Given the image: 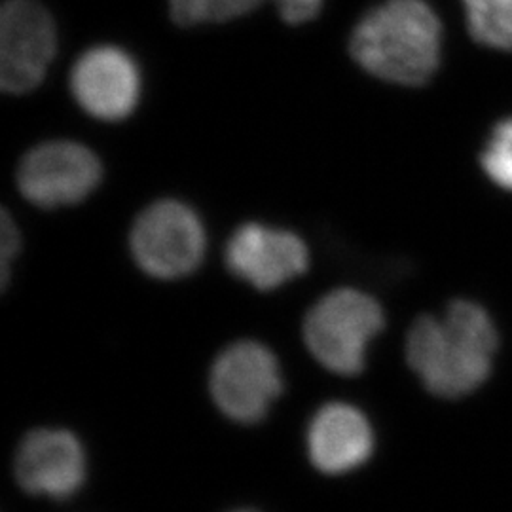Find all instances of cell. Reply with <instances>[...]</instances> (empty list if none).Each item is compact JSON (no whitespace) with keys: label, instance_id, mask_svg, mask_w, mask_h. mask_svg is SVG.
Returning a JSON list of instances; mask_svg holds the SVG:
<instances>
[{"label":"cell","instance_id":"17","mask_svg":"<svg viewBox=\"0 0 512 512\" xmlns=\"http://www.w3.org/2000/svg\"><path fill=\"white\" fill-rule=\"evenodd\" d=\"M232 512H258V511H255V509H238V511H232Z\"/></svg>","mask_w":512,"mask_h":512},{"label":"cell","instance_id":"11","mask_svg":"<svg viewBox=\"0 0 512 512\" xmlns=\"http://www.w3.org/2000/svg\"><path fill=\"white\" fill-rule=\"evenodd\" d=\"M311 465L325 475H346L363 467L372 456L376 440L365 414L346 403L321 406L308 425Z\"/></svg>","mask_w":512,"mask_h":512},{"label":"cell","instance_id":"14","mask_svg":"<svg viewBox=\"0 0 512 512\" xmlns=\"http://www.w3.org/2000/svg\"><path fill=\"white\" fill-rule=\"evenodd\" d=\"M480 165L495 186L512 192V118L495 126L480 156Z\"/></svg>","mask_w":512,"mask_h":512},{"label":"cell","instance_id":"6","mask_svg":"<svg viewBox=\"0 0 512 512\" xmlns=\"http://www.w3.org/2000/svg\"><path fill=\"white\" fill-rule=\"evenodd\" d=\"M103 181V165L92 148L76 141H46L18 165L21 196L40 209H59L90 198Z\"/></svg>","mask_w":512,"mask_h":512},{"label":"cell","instance_id":"16","mask_svg":"<svg viewBox=\"0 0 512 512\" xmlns=\"http://www.w3.org/2000/svg\"><path fill=\"white\" fill-rule=\"evenodd\" d=\"M281 19L289 25H304L317 18L325 0H274Z\"/></svg>","mask_w":512,"mask_h":512},{"label":"cell","instance_id":"8","mask_svg":"<svg viewBox=\"0 0 512 512\" xmlns=\"http://www.w3.org/2000/svg\"><path fill=\"white\" fill-rule=\"evenodd\" d=\"M69 86L86 114L101 122H120L137 109L143 78L135 57L124 48L99 44L76 59Z\"/></svg>","mask_w":512,"mask_h":512},{"label":"cell","instance_id":"9","mask_svg":"<svg viewBox=\"0 0 512 512\" xmlns=\"http://www.w3.org/2000/svg\"><path fill=\"white\" fill-rule=\"evenodd\" d=\"M224 262L256 291H274L308 270L310 251L291 230L245 222L228 239Z\"/></svg>","mask_w":512,"mask_h":512},{"label":"cell","instance_id":"10","mask_svg":"<svg viewBox=\"0 0 512 512\" xmlns=\"http://www.w3.org/2000/svg\"><path fill=\"white\" fill-rule=\"evenodd\" d=\"M14 469L19 486L27 494L63 501L86 482L88 459L73 433L35 429L21 440Z\"/></svg>","mask_w":512,"mask_h":512},{"label":"cell","instance_id":"1","mask_svg":"<svg viewBox=\"0 0 512 512\" xmlns=\"http://www.w3.org/2000/svg\"><path fill=\"white\" fill-rule=\"evenodd\" d=\"M497 348L490 313L471 300H454L440 317L421 315L414 321L406 361L429 393L459 399L486 384Z\"/></svg>","mask_w":512,"mask_h":512},{"label":"cell","instance_id":"5","mask_svg":"<svg viewBox=\"0 0 512 512\" xmlns=\"http://www.w3.org/2000/svg\"><path fill=\"white\" fill-rule=\"evenodd\" d=\"M209 389L226 418L245 425L258 423L283 393L281 366L268 346L239 340L213 363Z\"/></svg>","mask_w":512,"mask_h":512},{"label":"cell","instance_id":"3","mask_svg":"<svg viewBox=\"0 0 512 512\" xmlns=\"http://www.w3.org/2000/svg\"><path fill=\"white\" fill-rule=\"evenodd\" d=\"M378 300L357 289L325 294L304 319V340L317 363L340 376L365 370L370 342L384 330Z\"/></svg>","mask_w":512,"mask_h":512},{"label":"cell","instance_id":"13","mask_svg":"<svg viewBox=\"0 0 512 512\" xmlns=\"http://www.w3.org/2000/svg\"><path fill=\"white\" fill-rule=\"evenodd\" d=\"M169 14L177 25L196 27L207 23H228L255 12L266 0H167Z\"/></svg>","mask_w":512,"mask_h":512},{"label":"cell","instance_id":"2","mask_svg":"<svg viewBox=\"0 0 512 512\" xmlns=\"http://www.w3.org/2000/svg\"><path fill=\"white\" fill-rule=\"evenodd\" d=\"M349 54L378 80L425 86L439 71L442 23L425 0H385L353 27Z\"/></svg>","mask_w":512,"mask_h":512},{"label":"cell","instance_id":"4","mask_svg":"<svg viewBox=\"0 0 512 512\" xmlns=\"http://www.w3.org/2000/svg\"><path fill=\"white\" fill-rule=\"evenodd\" d=\"M129 251L150 277L181 279L200 268L207 251V232L188 203L160 200L150 203L133 222Z\"/></svg>","mask_w":512,"mask_h":512},{"label":"cell","instance_id":"7","mask_svg":"<svg viewBox=\"0 0 512 512\" xmlns=\"http://www.w3.org/2000/svg\"><path fill=\"white\" fill-rule=\"evenodd\" d=\"M57 52V27L38 0H6L0 10V86L23 95L35 90Z\"/></svg>","mask_w":512,"mask_h":512},{"label":"cell","instance_id":"15","mask_svg":"<svg viewBox=\"0 0 512 512\" xmlns=\"http://www.w3.org/2000/svg\"><path fill=\"white\" fill-rule=\"evenodd\" d=\"M21 249V234H19L16 220L10 217L6 209H2V222H0V251H2V289L10 283V266L16 260Z\"/></svg>","mask_w":512,"mask_h":512},{"label":"cell","instance_id":"12","mask_svg":"<svg viewBox=\"0 0 512 512\" xmlns=\"http://www.w3.org/2000/svg\"><path fill=\"white\" fill-rule=\"evenodd\" d=\"M467 29L478 44L512 52V0H461Z\"/></svg>","mask_w":512,"mask_h":512}]
</instances>
